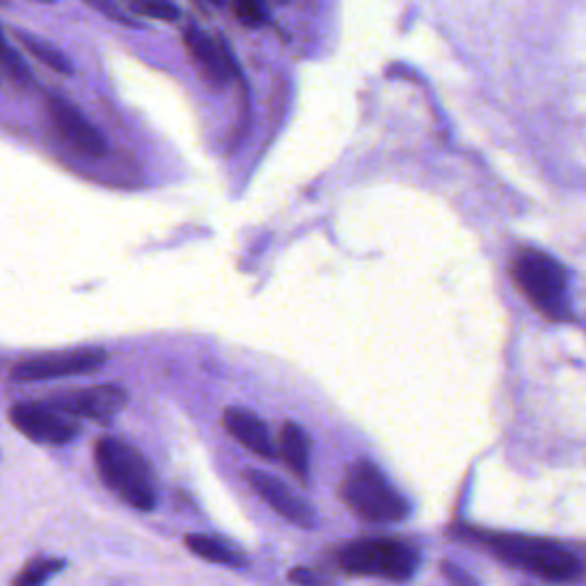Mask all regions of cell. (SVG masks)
I'll list each match as a JSON object with an SVG mask.
<instances>
[{"label":"cell","instance_id":"24","mask_svg":"<svg viewBox=\"0 0 586 586\" xmlns=\"http://www.w3.org/2000/svg\"><path fill=\"white\" fill-rule=\"evenodd\" d=\"M44 3H46V0H44ZM48 3H50V0H48Z\"/></svg>","mask_w":586,"mask_h":586},{"label":"cell","instance_id":"1","mask_svg":"<svg viewBox=\"0 0 586 586\" xmlns=\"http://www.w3.org/2000/svg\"><path fill=\"white\" fill-rule=\"evenodd\" d=\"M461 537H472L474 541L486 545L504 564L522 568L548 582H573L582 575L579 559L543 539H529L520 533H502V531H476L463 529Z\"/></svg>","mask_w":586,"mask_h":586},{"label":"cell","instance_id":"5","mask_svg":"<svg viewBox=\"0 0 586 586\" xmlns=\"http://www.w3.org/2000/svg\"><path fill=\"white\" fill-rule=\"evenodd\" d=\"M337 564L348 575L405 582L415 575L420 554L397 539H363L344 545L337 552Z\"/></svg>","mask_w":586,"mask_h":586},{"label":"cell","instance_id":"16","mask_svg":"<svg viewBox=\"0 0 586 586\" xmlns=\"http://www.w3.org/2000/svg\"><path fill=\"white\" fill-rule=\"evenodd\" d=\"M67 566L65 559L54 556H39L33 559L31 564H25L19 575L12 579V586H44L48 579H54L58 573H62Z\"/></svg>","mask_w":586,"mask_h":586},{"label":"cell","instance_id":"12","mask_svg":"<svg viewBox=\"0 0 586 586\" xmlns=\"http://www.w3.org/2000/svg\"><path fill=\"white\" fill-rule=\"evenodd\" d=\"M222 426L241 447L257 453L260 458H266V461H275V445L271 440L266 422L248 411V407H227L222 413Z\"/></svg>","mask_w":586,"mask_h":586},{"label":"cell","instance_id":"10","mask_svg":"<svg viewBox=\"0 0 586 586\" xmlns=\"http://www.w3.org/2000/svg\"><path fill=\"white\" fill-rule=\"evenodd\" d=\"M48 115L56 124L58 134L81 154L90 159H99L106 154V140L96 131V126L85 119V115L69 104L62 96H48Z\"/></svg>","mask_w":586,"mask_h":586},{"label":"cell","instance_id":"17","mask_svg":"<svg viewBox=\"0 0 586 586\" xmlns=\"http://www.w3.org/2000/svg\"><path fill=\"white\" fill-rule=\"evenodd\" d=\"M0 69H3L10 79L21 88L31 85V81H33V73H31L28 65L23 62V58L19 56V50L14 46H10L3 28H0Z\"/></svg>","mask_w":586,"mask_h":586},{"label":"cell","instance_id":"9","mask_svg":"<svg viewBox=\"0 0 586 586\" xmlns=\"http://www.w3.org/2000/svg\"><path fill=\"white\" fill-rule=\"evenodd\" d=\"M248 476V483L254 489V493H257L275 514L283 516L287 522L300 527V529H314L319 518H317V512L314 506L296 495L285 481H279L275 474H268V472H262V470H250L245 472Z\"/></svg>","mask_w":586,"mask_h":586},{"label":"cell","instance_id":"4","mask_svg":"<svg viewBox=\"0 0 586 586\" xmlns=\"http://www.w3.org/2000/svg\"><path fill=\"white\" fill-rule=\"evenodd\" d=\"M518 289L543 317L552 321L568 319V277L562 264L541 250H520L514 262Z\"/></svg>","mask_w":586,"mask_h":586},{"label":"cell","instance_id":"23","mask_svg":"<svg viewBox=\"0 0 586 586\" xmlns=\"http://www.w3.org/2000/svg\"><path fill=\"white\" fill-rule=\"evenodd\" d=\"M211 3H214V5H225V0H211Z\"/></svg>","mask_w":586,"mask_h":586},{"label":"cell","instance_id":"13","mask_svg":"<svg viewBox=\"0 0 586 586\" xmlns=\"http://www.w3.org/2000/svg\"><path fill=\"white\" fill-rule=\"evenodd\" d=\"M279 449L291 474L308 486L310 483V468H312V443L308 430L296 422H285L279 428Z\"/></svg>","mask_w":586,"mask_h":586},{"label":"cell","instance_id":"22","mask_svg":"<svg viewBox=\"0 0 586 586\" xmlns=\"http://www.w3.org/2000/svg\"><path fill=\"white\" fill-rule=\"evenodd\" d=\"M445 575L449 577V582H451L453 586H476V584L472 582V577H468L461 568H456L453 564H445Z\"/></svg>","mask_w":586,"mask_h":586},{"label":"cell","instance_id":"3","mask_svg":"<svg viewBox=\"0 0 586 586\" xmlns=\"http://www.w3.org/2000/svg\"><path fill=\"white\" fill-rule=\"evenodd\" d=\"M340 497L355 516L374 525L401 522L411 516L407 499L392 486L386 472L367 458H360L346 470Z\"/></svg>","mask_w":586,"mask_h":586},{"label":"cell","instance_id":"8","mask_svg":"<svg viewBox=\"0 0 586 586\" xmlns=\"http://www.w3.org/2000/svg\"><path fill=\"white\" fill-rule=\"evenodd\" d=\"M126 401H129V394H126L124 388L106 383V386H94L88 390L56 394L46 403L54 405L56 411L69 417H83L96 424H108L124 411Z\"/></svg>","mask_w":586,"mask_h":586},{"label":"cell","instance_id":"2","mask_svg":"<svg viewBox=\"0 0 586 586\" xmlns=\"http://www.w3.org/2000/svg\"><path fill=\"white\" fill-rule=\"evenodd\" d=\"M94 466L106 486L138 512H151L159 502L157 476L134 445L104 436L94 445Z\"/></svg>","mask_w":586,"mask_h":586},{"label":"cell","instance_id":"7","mask_svg":"<svg viewBox=\"0 0 586 586\" xmlns=\"http://www.w3.org/2000/svg\"><path fill=\"white\" fill-rule=\"evenodd\" d=\"M12 426L37 445H69L81 426L48 403H16L10 407Z\"/></svg>","mask_w":586,"mask_h":586},{"label":"cell","instance_id":"11","mask_svg":"<svg viewBox=\"0 0 586 586\" xmlns=\"http://www.w3.org/2000/svg\"><path fill=\"white\" fill-rule=\"evenodd\" d=\"M184 46L188 50L191 60L204 76V81L211 83L214 88H222L229 76H239V67L232 58V50L227 48L222 39L214 42L207 33L199 28H186L184 33Z\"/></svg>","mask_w":586,"mask_h":586},{"label":"cell","instance_id":"20","mask_svg":"<svg viewBox=\"0 0 586 586\" xmlns=\"http://www.w3.org/2000/svg\"><path fill=\"white\" fill-rule=\"evenodd\" d=\"M88 3L92 5V8H96L101 14H106L108 19H113V21H117V23H124V25H136V21L131 19V16H126L119 8H117V3H115V0H88Z\"/></svg>","mask_w":586,"mask_h":586},{"label":"cell","instance_id":"21","mask_svg":"<svg viewBox=\"0 0 586 586\" xmlns=\"http://www.w3.org/2000/svg\"><path fill=\"white\" fill-rule=\"evenodd\" d=\"M289 582H294L296 586H325V579L317 571H312L308 566L291 568L289 571Z\"/></svg>","mask_w":586,"mask_h":586},{"label":"cell","instance_id":"14","mask_svg":"<svg viewBox=\"0 0 586 586\" xmlns=\"http://www.w3.org/2000/svg\"><path fill=\"white\" fill-rule=\"evenodd\" d=\"M184 545L188 548V552H193L195 556L204 559V562H209V564L229 566V568H241L245 564V556L237 548H232L220 539L204 537V533H188V537L184 539Z\"/></svg>","mask_w":586,"mask_h":586},{"label":"cell","instance_id":"6","mask_svg":"<svg viewBox=\"0 0 586 586\" xmlns=\"http://www.w3.org/2000/svg\"><path fill=\"white\" fill-rule=\"evenodd\" d=\"M106 360L108 355L104 348H73L35 355V358H25L12 367V380H19V383H39V380L92 374L104 367Z\"/></svg>","mask_w":586,"mask_h":586},{"label":"cell","instance_id":"19","mask_svg":"<svg viewBox=\"0 0 586 586\" xmlns=\"http://www.w3.org/2000/svg\"><path fill=\"white\" fill-rule=\"evenodd\" d=\"M234 12L241 23L250 25V28H257L266 21V10L262 0H232Z\"/></svg>","mask_w":586,"mask_h":586},{"label":"cell","instance_id":"18","mask_svg":"<svg viewBox=\"0 0 586 586\" xmlns=\"http://www.w3.org/2000/svg\"><path fill=\"white\" fill-rule=\"evenodd\" d=\"M134 12L157 21H176L180 10L170 0H134Z\"/></svg>","mask_w":586,"mask_h":586},{"label":"cell","instance_id":"15","mask_svg":"<svg viewBox=\"0 0 586 586\" xmlns=\"http://www.w3.org/2000/svg\"><path fill=\"white\" fill-rule=\"evenodd\" d=\"M12 37L19 42L21 48L28 50V54L37 62L46 65L50 71H56L60 76H71L73 73V65H71L69 56L62 54V50L56 44H50V42L33 35V33H25V31H19V28L12 31Z\"/></svg>","mask_w":586,"mask_h":586}]
</instances>
